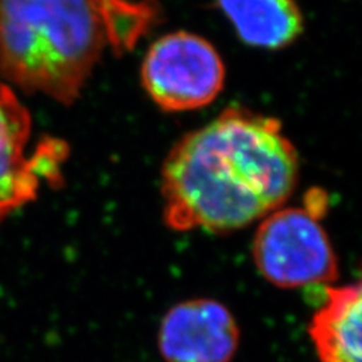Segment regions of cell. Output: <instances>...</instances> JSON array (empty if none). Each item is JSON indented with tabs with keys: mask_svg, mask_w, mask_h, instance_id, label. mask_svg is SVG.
<instances>
[{
	"mask_svg": "<svg viewBox=\"0 0 362 362\" xmlns=\"http://www.w3.org/2000/svg\"><path fill=\"white\" fill-rule=\"evenodd\" d=\"M156 11L130 0H0V76L73 105L107 45L130 49Z\"/></svg>",
	"mask_w": 362,
	"mask_h": 362,
	"instance_id": "cell-2",
	"label": "cell"
},
{
	"mask_svg": "<svg viewBox=\"0 0 362 362\" xmlns=\"http://www.w3.org/2000/svg\"><path fill=\"white\" fill-rule=\"evenodd\" d=\"M298 180L299 157L281 122L228 107L169 151L163 221L180 233L231 234L284 207Z\"/></svg>",
	"mask_w": 362,
	"mask_h": 362,
	"instance_id": "cell-1",
	"label": "cell"
},
{
	"mask_svg": "<svg viewBox=\"0 0 362 362\" xmlns=\"http://www.w3.org/2000/svg\"><path fill=\"white\" fill-rule=\"evenodd\" d=\"M320 219L305 206L279 207L259 221L252 240L259 275L284 290L334 284L338 258Z\"/></svg>",
	"mask_w": 362,
	"mask_h": 362,
	"instance_id": "cell-3",
	"label": "cell"
},
{
	"mask_svg": "<svg viewBox=\"0 0 362 362\" xmlns=\"http://www.w3.org/2000/svg\"><path fill=\"white\" fill-rule=\"evenodd\" d=\"M142 85L168 112L210 105L225 82V65L213 45L190 32H173L151 44L142 64Z\"/></svg>",
	"mask_w": 362,
	"mask_h": 362,
	"instance_id": "cell-4",
	"label": "cell"
},
{
	"mask_svg": "<svg viewBox=\"0 0 362 362\" xmlns=\"http://www.w3.org/2000/svg\"><path fill=\"white\" fill-rule=\"evenodd\" d=\"M239 344V323L216 299L178 302L158 325L157 347L165 362H231Z\"/></svg>",
	"mask_w": 362,
	"mask_h": 362,
	"instance_id": "cell-6",
	"label": "cell"
},
{
	"mask_svg": "<svg viewBox=\"0 0 362 362\" xmlns=\"http://www.w3.org/2000/svg\"><path fill=\"white\" fill-rule=\"evenodd\" d=\"M32 119L13 89L0 82V222L38 195L42 181H59L65 145L42 139L28 154Z\"/></svg>",
	"mask_w": 362,
	"mask_h": 362,
	"instance_id": "cell-5",
	"label": "cell"
},
{
	"mask_svg": "<svg viewBox=\"0 0 362 362\" xmlns=\"http://www.w3.org/2000/svg\"><path fill=\"white\" fill-rule=\"evenodd\" d=\"M237 35L259 49H282L303 30L302 13L294 0H214Z\"/></svg>",
	"mask_w": 362,
	"mask_h": 362,
	"instance_id": "cell-8",
	"label": "cell"
},
{
	"mask_svg": "<svg viewBox=\"0 0 362 362\" xmlns=\"http://www.w3.org/2000/svg\"><path fill=\"white\" fill-rule=\"evenodd\" d=\"M362 290L359 282L325 286V299L308 325V337L320 362H361Z\"/></svg>",
	"mask_w": 362,
	"mask_h": 362,
	"instance_id": "cell-7",
	"label": "cell"
}]
</instances>
